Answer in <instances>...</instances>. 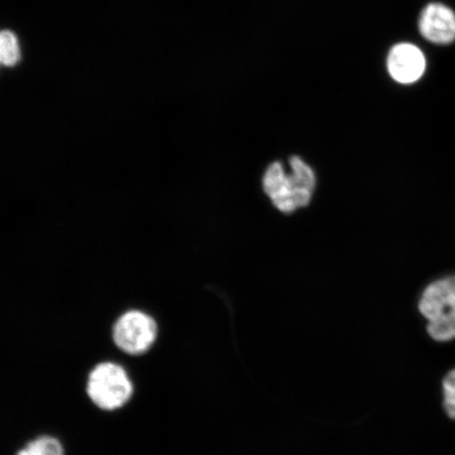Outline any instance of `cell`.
Returning <instances> with one entry per match:
<instances>
[{
  "instance_id": "9c48e42d",
  "label": "cell",
  "mask_w": 455,
  "mask_h": 455,
  "mask_svg": "<svg viewBox=\"0 0 455 455\" xmlns=\"http://www.w3.org/2000/svg\"><path fill=\"white\" fill-rule=\"evenodd\" d=\"M443 407L448 418L455 419V368L443 379Z\"/></svg>"
},
{
  "instance_id": "ba28073f",
  "label": "cell",
  "mask_w": 455,
  "mask_h": 455,
  "mask_svg": "<svg viewBox=\"0 0 455 455\" xmlns=\"http://www.w3.org/2000/svg\"><path fill=\"white\" fill-rule=\"evenodd\" d=\"M31 455H66L61 442L51 435H41L25 446Z\"/></svg>"
},
{
  "instance_id": "8992f818",
  "label": "cell",
  "mask_w": 455,
  "mask_h": 455,
  "mask_svg": "<svg viewBox=\"0 0 455 455\" xmlns=\"http://www.w3.org/2000/svg\"><path fill=\"white\" fill-rule=\"evenodd\" d=\"M420 36L436 44H449L455 41V13L447 5L430 4L419 16Z\"/></svg>"
},
{
  "instance_id": "277c9868",
  "label": "cell",
  "mask_w": 455,
  "mask_h": 455,
  "mask_svg": "<svg viewBox=\"0 0 455 455\" xmlns=\"http://www.w3.org/2000/svg\"><path fill=\"white\" fill-rule=\"evenodd\" d=\"M157 323L147 313L132 310L117 318L112 329V339L124 354L138 356L147 354L156 344Z\"/></svg>"
},
{
  "instance_id": "5b68a950",
  "label": "cell",
  "mask_w": 455,
  "mask_h": 455,
  "mask_svg": "<svg viewBox=\"0 0 455 455\" xmlns=\"http://www.w3.org/2000/svg\"><path fill=\"white\" fill-rule=\"evenodd\" d=\"M387 67L390 76L403 84L419 81L426 70V59L422 50L412 44L403 43L390 50Z\"/></svg>"
},
{
  "instance_id": "3957f363",
  "label": "cell",
  "mask_w": 455,
  "mask_h": 455,
  "mask_svg": "<svg viewBox=\"0 0 455 455\" xmlns=\"http://www.w3.org/2000/svg\"><path fill=\"white\" fill-rule=\"evenodd\" d=\"M419 309L432 339L439 343L455 339V276L430 283L419 299Z\"/></svg>"
},
{
  "instance_id": "7a4b0ae2",
  "label": "cell",
  "mask_w": 455,
  "mask_h": 455,
  "mask_svg": "<svg viewBox=\"0 0 455 455\" xmlns=\"http://www.w3.org/2000/svg\"><path fill=\"white\" fill-rule=\"evenodd\" d=\"M85 392L93 405L113 412L126 406L134 395V384L126 368L116 362H101L91 370Z\"/></svg>"
},
{
  "instance_id": "52a82bcc",
  "label": "cell",
  "mask_w": 455,
  "mask_h": 455,
  "mask_svg": "<svg viewBox=\"0 0 455 455\" xmlns=\"http://www.w3.org/2000/svg\"><path fill=\"white\" fill-rule=\"evenodd\" d=\"M20 60V44L15 34L9 30L0 32V64L14 67Z\"/></svg>"
},
{
  "instance_id": "30bf717a",
  "label": "cell",
  "mask_w": 455,
  "mask_h": 455,
  "mask_svg": "<svg viewBox=\"0 0 455 455\" xmlns=\"http://www.w3.org/2000/svg\"><path fill=\"white\" fill-rule=\"evenodd\" d=\"M16 455H31V453L27 451L26 447H24L20 449V451H19Z\"/></svg>"
},
{
  "instance_id": "6da1fadb",
  "label": "cell",
  "mask_w": 455,
  "mask_h": 455,
  "mask_svg": "<svg viewBox=\"0 0 455 455\" xmlns=\"http://www.w3.org/2000/svg\"><path fill=\"white\" fill-rule=\"evenodd\" d=\"M291 173H287L280 162L267 169L263 185L266 195L283 213H291L308 206L315 191L316 179L309 164L298 156L289 161Z\"/></svg>"
}]
</instances>
